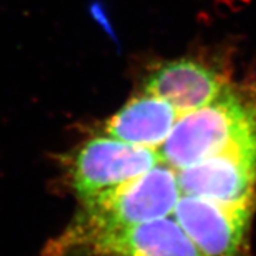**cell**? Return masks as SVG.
I'll return each mask as SVG.
<instances>
[{"label": "cell", "mask_w": 256, "mask_h": 256, "mask_svg": "<svg viewBox=\"0 0 256 256\" xmlns=\"http://www.w3.org/2000/svg\"><path fill=\"white\" fill-rule=\"evenodd\" d=\"M180 198L176 172L161 162L149 172L86 200L62 236L48 244L44 256L86 236L168 217Z\"/></svg>", "instance_id": "obj_1"}, {"label": "cell", "mask_w": 256, "mask_h": 256, "mask_svg": "<svg viewBox=\"0 0 256 256\" xmlns=\"http://www.w3.org/2000/svg\"><path fill=\"white\" fill-rule=\"evenodd\" d=\"M157 149L97 136L85 142L74 156L71 178L82 202L114 190L161 164Z\"/></svg>", "instance_id": "obj_4"}, {"label": "cell", "mask_w": 256, "mask_h": 256, "mask_svg": "<svg viewBox=\"0 0 256 256\" xmlns=\"http://www.w3.org/2000/svg\"><path fill=\"white\" fill-rule=\"evenodd\" d=\"M228 86L218 72L192 59L165 62L149 74L144 92L168 102L179 114L204 108Z\"/></svg>", "instance_id": "obj_7"}, {"label": "cell", "mask_w": 256, "mask_h": 256, "mask_svg": "<svg viewBox=\"0 0 256 256\" xmlns=\"http://www.w3.org/2000/svg\"><path fill=\"white\" fill-rule=\"evenodd\" d=\"M52 256H202L174 217L98 232Z\"/></svg>", "instance_id": "obj_6"}, {"label": "cell", "mask_w": 256, "mask_h": 256, "mask_svg": "<svg viewBox=\"0 0 256 256\" xmlns=\"http://www.w3.org/2000/svg\"><path fill=\"white\" fill-rule=\"evenodd\" d=\"M183 195H194L224 206H256V128L217 154L176 170Z\"/></svg>", "instance_id": "obj_3"}, {"label": "cell", "mask_w": 256, "mask_h": 256, "mask_svg": "<svg viewBox=\"0 0 256 256\" xmlns=\"http://www.w3.org/2000/svg\"><path fill=\"white\" fill-rule=\"evenodd\" d=\"M256 128V97L229 85L213 102L182 114L157 150L161 161L180 170L209 158Z\"/></svg>", "instance_id": "obj_2"}, {"label": "cell", "mask_w": 256, "mask_h": 256, "mask_svg": "<svg viewBox=\"0 0 256 256\" xmlns=\"http://www.w3.org/2000/svg\"><path fill=\"white\" fill-rule=\"evenodd\" d=\"M254 209L224 206L194 195L179 198L174 220L202 256H251L250 225Z\"/></svg>", "instance_id": "obj_5"}, {"label": "cell", "mask_w": 256, "mask_h": 256, "mask_svg": "<svg viewBox=\"0 0 256 256\" xmlns=\"http://www.w3.org/2000/svg\"><path fill=\"white\" fill-rule=\"evenodd\" d=\"M180 116L168 102L149 93L132 98L108 119V136L146 148H160Z\"/></svg>", "instance_id": "obj_8"}]
</instances>
